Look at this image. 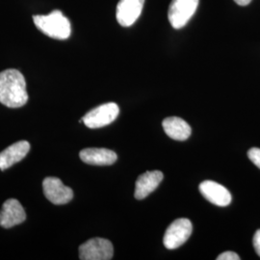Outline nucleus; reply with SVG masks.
<instances>
[{
	"label": "nucleus",
	"instance_id": "7",
	"mask_svg": "<svg viewBox=\"0 0 260 260\" xmlns=\"http://www.w3.org/2000/svg\"><path fill=\"white\" fill-rule=\"evenodd\" d=\"M44 194L53 205H66L74 198V191L57 177H47L43 182Z\"/></svg>",
	"mask_w": 260,
	"mask_h": 260
},
{
	"label": "nucleus",
	"instance_id": "8",
	"mask_svg": "<svg viewBox=\"0 0 260 260\" xmlns=\"http://www.w3.org/2000/svg\"><path fill=\"white\" fill-rule=\"evenodd\" d=\"M26 214L18 200H7L0 210V225L4 229H11L17 224L23 223Z\"/></svg>",
	"mask_w": 260,
	"mask_h": 260
},
{
	"label": "nucleus",
	"instance_id": "4",
	"mask_svg": "<svg viewBox=\"0 0 260 260\" xmlns=\"http://www.w3.org/2000/svg\"><path fill=\"white\" fill-rule=\"evenodd\" d=\"M120 113L119 106L114 103H105L87 113L82 120L89 128H100L115 121Z\"/></svg>",
	"mask_w": 260,
	"mask_h": 260
},
{
	"label": "nucleus",
	"instance_id": "16",
	"mask_svg": "<svg viewBox=\"0 0 260 260\" xmlns=\"http://www.w3.org/2000/svg\"><path fill=\"white\" fill-rule=\"evenodd\" d=\"M217 259L218 260H239L240 259V256L237 254V253H235V252H233V251H225V252H223V253H221L218 257H217Z\"/></svg>",
	"mask_w": 260,
	"mask_h": 260
},
{
	"label": "nucleus",
	"instance_id": "2",
	"mask_svg": "<svg viewBox=\"0 0 260 260\" xmlns=\"http://www.w3.org/2000/svg\"><path fill=\"white\" fill-rule=\"evenodd\" d=\"M33 20L38 29L48 37L66 40L71 36V22L59 10L52 11L48 15L34 16Z\"/></svg>",
	"mask_w": 260,
	"mask_h": 260
},
{
	"label": "nucleus",
	"instance_id": "10",
	"mask_svg": "<svg viewBox=\"0 0 260 260\" xmlns=\"http://www.w3.org/2000/svg\"><path fill=\"white\" fill-rule=\"evenodd\" d=\"M200 191L202 195L213 205L223 207L232 203V195L230 191L215 181L205 180L202 182L200 184Z\"/></svg>",
	"mask_w": 260,
	"mask_h": 260
},
{
	"label": "nucleus",
	"instance_id": "11",
	"mask_svg": "<svg viewBox=\"0 0 260 260\" xmlns=\"http://www.w3.org/2000/svg\"><path fill=\"white\" fill-rule=\"evenodd\" d=\"M79 156L84 163L95 166H109L114 164L118 159L115 151L99 148L82 149Z\"/></svg>",
	"mask_w": 260,
	"mask_h": 260
},
{
	"label": "nucleus",
	"instance_id": "5",
	"mask_svg": "<svg viewBox=\"0 0 260 260\" xmlns=\"http://www.w3.org/2000/svg\"><path fill=\"white\" fill-rule=\"evenodd\" d=\"M193 232V225L190 220L181 218L177 219L169 225L164 235L163 242L165 247L169 250H175L182 246Z\"/></svg>",
	"mask_w": 260,
	"mask_h": 260
},
{
	"label": "nucleus",
	"instance_id": "17",
	"mask_svg": "<svg viewBox=\"0 0 260 260\" xmlns=\"http://www.w3.org/2000/svg\"><path fill=\"white\" fill-rule=\"evenodd\" d=\"M253 247L256 253L260 256V230H258L256 233H254L253 236Z\"/></svg>",
	"mask_w": 260,
	"mask_h": 260
},
{
	"label": "nucleus",
	"instance_id": "18",
	"mask_svg": "<svg viewBox=\"0 0 260 260\" xmlns=\"http://www.w3.org/2000/svg\"><path fill=\"white\" fill-rule=\"evenodd\" d=\"M238 5H240V6H246V5H248V4H250L251 3V0H234Z\"/></svg>",
	"mask_w": 260,
	"mask_h": 260
},
{
	"label": "nucleus",
	"instance_id": "9",
	"mask_svg": "<svg viewBox=\"0 0 260 260\" xmlns=\"http://www.w3.org/2000/svg\"><path fill=\"white\" fill-rule=\"evenodd\" d=\"M145 0H120L117 5L116 18L123 27L131 26L140 17Z\"/></svg>",
	"mask_w": 260,
	"mask_h": 260
},
{
	"label": "nucleus",
	"instance_id": "13",
	"mask_svg": "<svg viewBox=\"0 0 260 260\" xmlns=\"http://www.w3.org/2000/svg\"><path fill=\"white\" fill-rule=\"evenodd\" d=\"M163 177L164 176L160 171L146 172L145 174L141 175L135 185V198L137 200H144L147 198L157 188L163 180Z\"/></svg>",
	"mask_w": 260,
	"mask_h": 260
},
{
	"label": "nucleus",
	"instance_id": "14",
	"mask_svg": "<svg viewBox=\"0 0 260 260\" xmlns=\"http://www.w3.org/2000/svg\"><path fill=\"white\" fill-rule=\"evenodd\" d=\"M163 128L170 138L177 141H185L191 135L190 125L178 117H169L162 122Z\"/></svg>",
	"mask_w": 260,
	"mask_h": 260
},
{
	"label": "nucleus",
	"instance_id": "1",
	"mask_svg": "<svg viewBox=\"0 0 260 260\" xmlns=\"http://www.w3.org/2000/svg\"><path fill=\"white\" fill-rule=\"evenodd\" d=\"M28 101L26 82L18 70L9 69L0 73V103L9 108H19Z\"/></svg>",
	"mask_w": 260,
	"mask_h": 260
},
{
	"label": "nucleus",
	"instance_id": "15",
	"mask_svg": "<svg viewBox=\"0 0 260 260\" xmlns=\"http://www.w3.org/2000/svg\"><path fill=\"white\" fill-rule=\"evenodd\" d=\"M248 156L251 162L260 169V149L252 148L248 151Z\"/></svg>",
	"mask_w": 260,
	"mask_h": 260
},
{
	"label": "nucleus",
	"instance_id": "3",
	"mask_svg": "<svg viewBox=\"0 0 260 260\" xmlns=\"http://www.w3.org/2000/svg\"><path fill=\"white\" fill-rule=\"evenodd\" d=\"M199 0H173L168 13L171 25L175 29L184 27L195 14Z\"/></svg>",
	"mask_w": 260,
	"mask_h": 260
},
{
	"label": "nucleus",
	"instance_id": "6",
	"mask_svg": "<svg viewBox=\"0 0 260 260\" xmlns=\"http://www.w3.org/2000/svg\"><path fill=\"white\" fill-rule=\"evenodd\" d=\"M114 254L111 242L103 238H93L79 247V258L82 260H109Z\"/></svg>",
	"mask_w": 260,
	"mask_h": 260
},
{
	"label": "nucleus",
	"instance_id": "12",
	"mask_svg": "<svg viewBox=\"0 0 260 260\" xmlns=\"http://www.w3.org/2000/svg\"><path fill=\"white\" fill-rule=\"evenodd\" d=\"M30 150L27 141H19L0 152V170L5 171L16 163L21 161Z\"/></svg>",
	"mask_w": 260,
	"mask_h": 260
}]
</instances>
